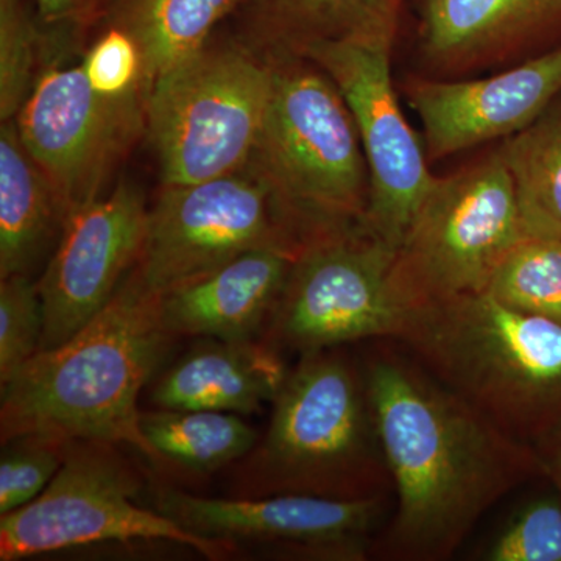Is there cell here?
<instances>
[{
  "mask_svg": "<svg viewBox=\"0 0 561 561\" xmlns=\"http://www.w3.org/2000/svg\"><path fill=\"white\" fill-rule=\"evenodd\" d=\"M91 87L106 98L144 95L142 62L138 46L127 33L102 27L81 60Z\"/></svg>",
  "mask_w": 561,
  "mask_h": 561,
  "instance_id": "29",
  "label": "cell"
},
{
  "mask_svg": "<svg viewBox=\"0 0 561 561\" xmlns=\"http://www.w3.org/2000/svg\"><path fill=\"white\" fill-rule=\"evenodd\" d=\"M154 508L205 540L267 546L317 560H364L389 500L341 501L308 494L225 500L165 489Z\"/></svg>",
  "mask_w": 561,
  "mask_h": 561,
  "instance_id": "13",
  "label": "cell"
},
{
  "mask_svg": "<svg viewBox=\"0 0 561 561\" xmlns=\"http://www.w3.org/2000/svg\"><path fill=\"white\" fill-rule=\"evenodd\" d=\"M391 46L393 39L339 41L298 55L324 70L345 99L370 173L367 228L398 250L435 179L394 92Z\"/></svg>",
  "mask_w": 561,
  "mask_h": 561,
  "instance_id": "12",
  "label": "cell"
},
{
  "mask_svg": "<svg viewBox=\"0 0 561 561\" xmlns=\"http://www.w3.org/2000/svg\"><path fill=\"white\" fill-rule=\"evenodd\" d=\"M140 431L153 459L203 474L243 459L260 440L253 427L228 412L157 409L140 413Z\"/></svg>",
  "mask_w": 561,
  "mask_h": 561,
  "instance_id": "22",
  "label": "cell"
},
{
  "mask_svg": "<svg viewBox=\"0 0 561 561\" xmlns=\"http://www.w3.org/2000/svg\"><path fill=\"white\" fill-rule=\"evenodd\" d=\"M160 295L136 267L108 305L68 342L38 351L0 383L2 442L27 434L127 443L153 459L140 431L139 394L169 339Z\"/></svg>",
  "mask_w": 561,
  "mask_h": 561,
  "instance_id": "2",
  "label": "cell"
},
{
  "mask_svg": "<svg viewBox=\"0 0 561 561\" xmlns=\"http://www.w3.org/2000/svg\"><path fill=\"white\" fill-rule=\"evenodd\" d=\"M286 375L267 345L210 341L172 365L154 383L150 400L157 409L250 415L272 404Z\"/></svg>",
  "mask_w": 561,
  "mask_h": 561,
  "instance_id": "17",
  "label": "cell"
},
{
  "mask_svg": "<svg viewBox=\"0 0 561 561\" xmlns=\"http://www.w3.org/2000/svg\"><path fill=\"white\" fill-rule=\"evenodd\" d=\"M561 91V47L481 80H421L409 88L427 153L445 158L535 124Z\"/></svg>",
  "mask_w": 561,
  "mask_h": 561,
  "instance_id": "15",
  "label": "cell"
},
{
  "mask_svg": "<svg viewBox=\"0 0 561 561\" xmlns=\"http://www.w3.org/2000/svg\"><path fill=\"white\" fill-rule=\"evenodd\" d=\"M33 0H0V121H11L43 70L44 35Z\"/></svg>",
  "mask_w": 561,
  "mask_h": 561,
  "instance_id": "25",
  "label": "cell"
},
{
  "mask_svg": "<svg viewBox=\"0 0 561 561\" xmlns=\"http://www.w3.org/2000/svg\"><path fill=\"white\" fill-rule=\"evenodd\" d=\"M47 32H83L91 27L94 0H33Z\"/></svg>",
  "mask_w": 561,
  "mask_h": 561,
  "instance_id": "30",
  "label": "cell"
},
{
  "mask_svg": "<svg viewBox=\"0 0 561 561\" xmlns=\"http://www.w3.org/2000/svg\"><path fill=\"white\" fill-rule=\"evenodd\" d=\"M140 481L116 445L72 440L60 471L46 490L18 511L0 515V560L99 545L168 541L195 549L209 560L234 552L221 542L183 529L161 512L135 500Z\"/></svg>",
  "mask_w": 561,
  "mask_h": 561,
  "instance_id": "8",
  "label": "cell"
},
{
  "mask_svg": "<svg viewBox=\"0 0 561 561\" xmlns=\"http://www.w3.org/2000/svg\"><path fill=\"white\" fill-rule=\"evenodd\" d=\"M485 291L516 311L561 323V242L523 238L501 262Z\"/></svg>",
  "mask_w": 561,
  "mask_h": 561,
  "instance_id": "24",
  "label": "cell"
},
{
  "mask_svg": "<svg viewBox=\"0 0 561 561\" xmlns=\"http://www.w3.org/2000/svg\"><path fill=\"white\" fill-rule=\"evenodd\" d=\"M69 210L22 142L14 119L0 127V279L32 276L61 238Z\"/></svg>",
  "mask_w": 561,
  "mask_h": 561,
  "instance_id": "20",
  "label": "cell"
},
{
  "mask_svg": "<svg viewBox=\"0 0 561 561\" xmlns=\"http://www.w3.org/2000/svg\"><path fill=\"white\" fill-rule=\"evenodd\" d=\"M557 468H559V476H560V482H561V454L559 457V461H557Z\"/></svg>",
  "mask_w": 561,
  "mask_h": 561,
  "instance_id": "32",
  "label": "cell"
},
{
  "mask_svg": "<svg viewBox=\"0 0 561 561\" xmlns=\"http://www.w3.org/2000/svg\"><path fill=\"white\" fill-rule=\"evenodd\" d=\"M147 219L144 195L127 181L69 217L38 280L44 317L38 351L68 342L105 309L139 262Z\"/></svg>",
  "mask_w": 561,
  "mask_h": 561,
  "instance_id": "14",
  "label": "cell"
},
{
  "mask_svg": "<svg viewBox=\"0 0 561 561\" xmlns=\"http://www.w3.org/2000/svg\"><path fill=\"white\" fill-rule=\"evenodd\" d=\"M43 327L38 283L27 275L0 279V383L38 353Z\"/></svg>",
  "mask_w": 561,
  "mask_h": 561,
  "instance_id": "27",
  "label": "cell"
},
{
  "mask_svg": "<svg viewBox=\"0 0 561 561\" xmlns=\"http://www.w3.org/2000/svg\"><path fill=\"white\" fill-rule=\"evenodd\" d=\"M245 0H106L95 25L127 33L138 46L142 90L203 49Z\"/></svg>",
  "mask_w": 561,
  "mask_h": 561,
  "instance_id": "21",
  "label": "cell"
},
{
  "mask_svg": "<svg viewBox=\"0 0 561 561\" xmlns=\"http://www.w3.org/2000/svg\"><path fill=\"white\" fill-rule=\"evenodd\" d=\"M387 342L362 364L397 494V511L371 553L448 560L482 516L542 463L534 448Z\"/></svg>",
  "mask_w": 561,
  "mask_h": 561,
  "instance_id": "1",
  "label": "cell"
},
{
  "mask_svg": "<svg viewBox=\"0 0 561 561\" xmlns=\"http://www.w3.org/2000/svg\"><path fill=\"white\" fill-rule=\"evenodd\" d=\"M561 16V0H424L421 47L443 69L494 60Z\"/></svg>",
  "mask_w": 561,
  "mask_h": 561,
  "instance_id": "18",
  "label": "cell"
},
{
  "mask_svg": "<svg viewBox=\"0 0 561 561\" xmlns=\"http://www.w3.org/2000/svg\"><path fill=\"white\" fill-rule=\"evenodd\" d=\"M393 341L524 445L561 431L559 321L479 291L402 313Z\"/></svg>",
  "mask_w": 561,
  "mask_h": 561,
  "instance_id": "3",
  "label": "cell"
},
{
  "mask_svg": "<svg viewBox=\"0 0 561 561\" xmlns=\"http://www.w3.org/2000/svg\"><path fill=\"white\" fill-rule=\"evenodd\" d=\"M295 254L253 250L216 271L160 295L161 321L171 335L254 342L268 330Z\"/></svg>",
  "mask_w": 561,
  "mask_h": 561,
  "instance_id": "16",
  "label": "cell"
},
{
  "mask_svg": "<svg viewBox=\"0 0 561 561\" xmlns=\"http://www.w3.org/2000/svg\"><path fill=\"white\" fill-rule=\"evenodd\" d=\"M394 254L367 227L298 251L268 327L273 341L301 354L393 341L402 319L389 295Z\"/></svg>",
  "mask_w": 561,
  "mask_h": 561,
  "instance_id": "9",
  "label": "cell"
},
{
  "mask_svg": "<svg viewBox=\"0 0 561 561\" xmlns=\"http://www.w3.org/2000/svg\"><path fill=\"white\" fill-rule=\"evenodd\" d=\"M70 442L54 435L27 434L2 442L0 515L31 504L49 486L68 456Z\"/></svg>",
  "mask_w": 561,
  "mask_h": 561,
  "instance_id": "26",
  "label": "cell"
},
{
  "mask_svg": "<svg viewBox=\"0 0 561 561\" xmlns=\"http://www.w3.org/2000/svg\"><path fill=\"white\" fill-rule=\"evenodd\" d=\"M490 561H561V505L530 502L502 527L483 552Z\"/></svg>",
  "mask_w": 561,
  "mask_h": 561,
  "instance_id": "28",
  "label": "cell"
},
{
  "mask_svg": "<svg viewBox=\"0 0 561 561\" xmlns=\"http://www.w3.org/2000/svg\"><path fill=\"white\" fill-rule=\"evenodd\" d=\"M273 91L247 171L264 184L280 230L300 251L367 227L370 173L334 81L300 55L265 54Z\"/></svg>",
  "mask_w": 561,
  "mask_h": 561,
  "instance_id": "4",
  "label": "cell"
},
{
  "mask_svg": "<svg viewBox=\"0 0 561 561\" xmlns=\"http://www.w3.org/2000/svg\"><path fill=\"white\" fill-rule=\"evenodd\" d=\"M24 146L69 210L102 197L117 165L146 135V99L106 98L83 66H44L14 117Z\"/></svg>",
  "mask_w": 561,
  "mask_h": 561,
  "instance_id": "11",
  "label": "cell"
},
{
  "mask_svg": "<svg viewBox=\"0 0 561 561\" xmlns=\"http://www.w3.org/2000/svg\"><path fill=\"white\" fill-rule=\"evenodd\" d=\"M515 186L502 151L435 179L394 254L389 295L402 313L485 291L522 239Z\"/></svg>",
  "mask_w": 561,
  "mask_h": 561,
  "instance_id": "7",
  "label": "cell"
},
{
  "mask_svg": "<svg viewBox=\"0 0 561 561\" xmlns=\"http://www.w3.org/2000/svg\"><path fill=\"white\" fill-rule=\"evenodd\" d=\"M524 238L561 242V113L538 119L501 149Z\"/></svg>",
  "mask_w": 561,
  "mask_h": 561,
  "instance_id": "23",
  "label": "cell"
},
{
  "mask_svg": "<svg viewBox=\"0 0 561 561\" xmlns=\"http://www.w3.org/2000/svg\"><path fill=\"white\" fill-rule=\"evenodd\" d=\"M106 0H94V5H92V20H91V27L92 25H95V21H98L99 14H101V11L103 9V5H105Z\"/></svg>",
  "mask_w": 561,
  "mask_h": 561,
  "instance_id": "31",
  "label": "cell"
},
{
  "mask_svg": "<svg viewBox=\"0 0 561 561\" xmlns=\"http://www.w3.org/2000/svg\"><path fill=\"white\" fill-rule=\"evenodd\" d=\"M272 91L271 58L241 38H210L164 73L146 101V136L161 184L242 171L260 140Z\"/></svg>",
  "mask_w": 561,
  "mask_h": 561,
  "instance_id": "6",
  "label": "cell"
},
{
  "mask_svg": "<svg viewBox=\"0 0 561 561\" xmlns=\"http://www.w3.org/2000/svg\"><path fill=\"white\" fill-rule=\"evenodd\" d=\"M272 405L267 432L249 454L256 496L389 500L393 483L364 367L341 346L301 354Z\"/></svg>",
  "mask_w": 561,
  "mask_h": 561,
  "instance_id": "5",
  "label": "cell"
},
{
  "mask_svg": "<svg viewBox=\"0 0 561 561\" xmlns=\"http://www.w3.org/2000/svg\"><path fill=\"white\" fill-rule=\"evenodd\" d=\"M401 0H245L239 38L264 54L298 55L312 44L393 39Z\"/></svg>",
  "mask_w": 561,
  "mask_h": 561,
  "instance_id": "19",
  "label": "cell"
},
{
  "mask_svg": "<svg viewBox=\"0 0 561 561\" xmlns=\"http://www.w3.org/2000/svg\"><path fill=\"white\" fill-rule=\"evenodd\" d=\"M253 250L297 256L264 184L242 169L198 183L161 184L136 271L162 295Z\"/></svg>",
  "mask_w": 561,
  "mask_h": 561,
  "instance_id": "10",
  "label": "cell"
}]
</instances>
